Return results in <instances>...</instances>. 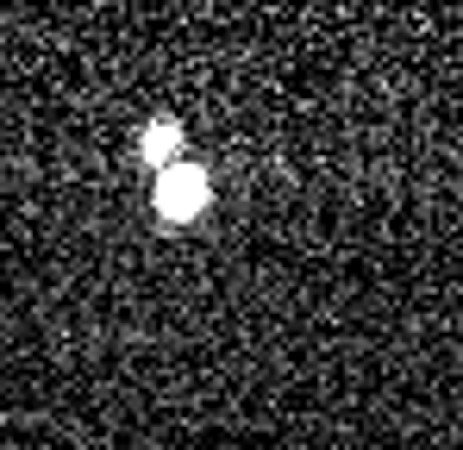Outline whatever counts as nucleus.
<instances>
[{
    "mask_svg": "<svg viewBox=\"0 0 463 450\" xmlns=\"http://www.w3.org/2000/svg\"><path fill=\"white\" fill-rule=\"evenodd\" d=\"M175 150H182V126H175V119H156L151 132H145V163H151V175L175 163Z\"/></svg>",
    "mask_w": 463,
    "mask_h": 450,
    "instance_id": "nucleus-2",
    "label": "nucleus"
},
{
    "mask_svg": "<svg viewBox=\"0 0 463 450\" xmlns=\"http://www.w3.org/2000/svg\"><path fill=\"white\" fill-rule=\"evenodd\" d=\"M213 201V182L201 163H169L156 169V220L163 225H194Z\"/></svg>",
    "mask_w": 463,
    "mask_h": 450,
    "instance_id": "nucleus-1",
    "label": "nucleus"
}]
</instances>
